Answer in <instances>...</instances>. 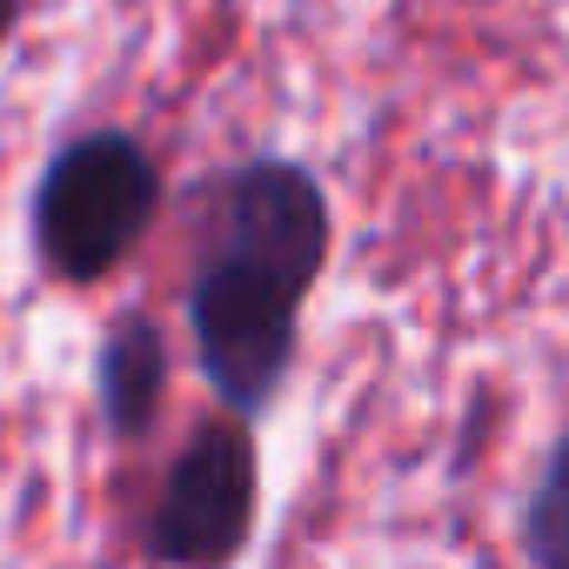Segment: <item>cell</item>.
Returning a JSON list of instances; mask_svg holds the SVG:
<instances>
[{
  "instance_id": "cell-1",
  "label": "cell",
  "mask_w": 569,
  "mask_h": 569,
  "mask_svg": "<svg viewBox=\"0 0 569 569\" xmlns=\"http://www.w3.org/2000/svg\"><path fill=\"white\" fill-rule=\"evenodd\" d=\"M329 261V194L302 161H241L221 188V241L188 289V336L228 416H261L296 369V322Z\"/></svg>"
},
{
  "instance_id": "cell-4",
  "label": "cell",
  "mask_w": 569,
  "mask_h": 569,
  "mask_svg": "<svg viewBox=\"0 0 569 569\" xmlns=\"http://www.w3.org/2000/svg\"><path fill=\"white\" fill-rule=\"evenodd\" d=\"M94 396L114 436H148L168 396V336L148 316H121L94 356Z\"/></svg>"
},
{
  "instance_id": "cell-5",
  "label": "cell",
  "mask_w": 569,
  "mask_h": 569,
  "mask_svg": "<svg viewBox=\"0 0 569 569\" xmlns=\"http://www.w3.org/2000/svg\"><path fill=\"white\" fill-rule=\"evenodd\" d=\"M522 556L529 569H569V429L536 469V489L522 502Z\"/></svg>"
},
{
  "instance_id": "cell-3",
  "label": "cell",
  "mask_w": 569,
  "mask_h": 569,
  "mask_svg": "<svg viewBox=\"0 0 569 569\" xmlns=\"http://www.w3.org/2000/svg\"><path fill=\"white\" fill-rule=\"evenodd\" d=\"M261 502V462L241 416L208 422L174 456L161 502L148 516V556L161 569H228L254 536Z\"/></svg>"
},
{
  "instance_id": "cell-2",
  "label": "cell",
  "mask_w": 569,
  "mask_h": 569,
  "mask_svg": "<svg viewBox=\"0 0 569 569\" xmlns=\"http://www.w3.org/2000/svg\"><path fill=\"white\" fill-rule=\"evenodd\" d=\"M161 214V168L121 128L74 134L34 188V248L61 281L114 274Z\"/></svg>"
},
{
  "instance_id": "cell-6",
  "label": "cell",
  "mask_w": 569,
  "mask_h": 569,
  "mask_svg": "<svg viewBox=\"0 0 569 569\" xmlns=\"http://www.w3.org/2000/svg\"><path fill=\"white\" fill-rule=\"evenodd\" d=\"M14 14H21V0H0V48H8V28H14Z\"/></svg>"
}]
</instances>
